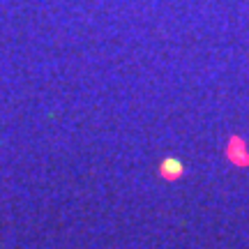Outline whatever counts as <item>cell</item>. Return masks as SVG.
I'll return each instance as SVG.
<instances>
[{"mask_svg": "<svg viewBox=\"0 0 249 249\" xmlns=\"http://www.w3.org/2000/svg\"><path fill=\"white\" fill-rule=\"evenodd\" d=\"M226 157H229V161L235 164V166H242V169L249 166V150H247V145H245V141H242L240 136H231V139H229Z\"/></svg>", "mask_w": 249, "mask_h": 249, "instance_id": "6da1fadb", "label": "cell"}, {"mask_svg": "<svg viewBox=\"0 0 249 249\" xmlns=\"http://www.w3.org/2000/svg\"><path fill=\"white\" fill-rule=\"evenodd\" d=\"M182 173H185V164L176 157H166V160H161L160 164V176L164 180H178L182 178Z\"/></svg>", "mask_w": 249, "mask_h": 249, "instance_id": "7a4b0ae2", "label": "cell"}]
</instances>
